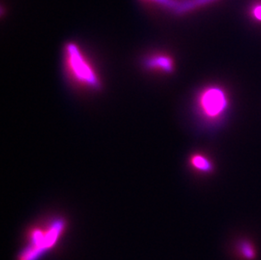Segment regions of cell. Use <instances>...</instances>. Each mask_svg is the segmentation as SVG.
I'll return each instance as SVG.
<instances>
[{
	"instance_id": "1",
	"label": "cell",
	"mask_w": 261,
	"mask_h": 260,
	"mask_svg": "<svg viewBox=\"0 0 261 260\" xmlns=\"http://www.w3.org/2000/svg\"><path fill=\"white\" fill-rule=\"evenodd\" d=\"M67 226L65 219L55 217L30 227L25 233V245L16 260H41L60 244Z\"/></svg>"
},
{
	"instance_id": "2",
	"label": "cell",
	"mask_w": 261,
	"mask_h": 260,
	"mask_svg": "<svg viewBox=\"0 0 261 260\" xmlns=\"http://www.w3.org/2000/svg\"><path fill=\"white\" fill-rule=\"evenodd\" d=\"M64 60L69 74L77 82L89 88H100L101 83L98 75L77 45H66L64 48Z\"/></svg>"
},
{
	"instance_id": "3",
	"label": "cell",
	"mask_w": 261,
	"mask_h": 260,
	"mask_svg": "<svg viewBox=\"0 0 261 260\" xmlns=\"http://www.w3.org/2000/svg\"><path fill=\"white\" fill-rule=\"evenodd\" d=\"M198 105L203 115L210 119L219 118L228 107V97L223 89L212 86L204 88L198 98Z\"/></svg>"
},
{
	"instance_id": "4",
	"label": "cell",
	"mask_w": 261,
	"mask_h": 260,
	"mask_svg": "<svg viewBox=\"0 0 261 260\" xmlns=\"http://www.w3.org/2000/svg\"><path fill=\"white\" fill-rule=\"evenodd\" d=\"M230 253L236 260H255L258 257V248L250 238H239L232 241Z\"/></svg>"
},
{
	"instance_id": "5",
	"label": "cell",
	"mask_w": 261,
	"mask_h": 260,
	"mask_svg": "<svg viewBox=\"0 0 261 260\" xmlns=\"http://www.w3.org/2000/svg\"><path fill=\"white\" fill-rule=\"evenodd\" d=\"M148 69H155L164 73H172L174 70V61L168 54H155L148 57L145 60Z\"/></svg>"
},
{
	"instance_id": "6",
	"label": "cell",
	"mask_w": 261,
	"mask_h": 260,
	"mask_svg": "<svg viewBox=\"0 0 261 260\" xmlns=\"http://www.w3.org/2000/svg\"><path fill=\"white\" fill-rule=\"evenodd\" d=\"M190 164L199 172H209L213 171V164L208 157L201 154H195L190 157Z\"/></svg>"
},
{
	"instance_id": "7",
	"label": "cell",
	"mask_w": 261,
	"mask_h": 260,
	"mask_svg": "<svg viewBox=\"0 0 261 260\" xmlns=\"http://www.w3.org/2000/svg\"><path fill=\"white\" fill-rule=\"evenodd\" d=\"M248 15L253 22L261 24V0H255L249 5Z\"/></svg>"
}]
</instances>
